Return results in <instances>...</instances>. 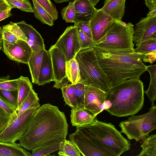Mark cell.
Instances as JSON below:
<instances>
[{
  "instance_id": "ba28073f",
  "label": "cell",
  "mask_w": 156,
  "mask_h": 156,
  "mask_svg": "<svg viewBox=\"0 0 156 156\" xmlns=\"http://www.w3.org/2000/svg\"><path fill=\"white\" fill-rule=\"evenodd\" d=\"M76 131L69 137L83 156H118L112 149L94 139L83 127H76Z\"/></svg>"
},
{
  "instance_id": "9c48e42d",
  "label": "cell",
  "mask_w": 156,
  "mask_h": 156,
  "mask_svg": "<svg viewBox=\"0 0 156 156\" xmlns=\"http://www.w3.org/2000/svg\"><path fill=\"white\" fill-rule=\"evenodd\" d=\"M39 102L18 116L0 133V142L14 143L27 129L37 109Z\"/></svg>"
},
{
  "instance_id": "74e56055",
  "label": "cell",
  "mask_w": 156,
  "mask_h": 156,
  "mask_svg": "<svg viewBox=\"0 0 156 156\" xmlns=\"http://www.w3.org/2000/svg\"><path fill=\"white\" fill-rule=\"evenodd\" d=\"M18 91H10L0 89V96L16 109L18 108Z\"/></svg>"
},
{
  "instance_id": "3957f363",
  "label": "cell",
  "mask_w": 156,
  "mask_h": 156,
  "mask_svg": "<svg viewBox=\"0 0 156 156\" xmlns=\"http://www.w3.org/2000/svg\"><path fill=\"white\" fill-rule=\"evenodd\" d=\"M144 86L140 79H128L111 87L108 91L105 110L118 117L134 115L142 108Z\"/></svg>"
},
{
  "instance_id": "60d3db41",
  "label": "cell",
  "mask_w": 156,
  "mask_h": 156,
  "mask_svg": "<svg viewBox=\"0 0 156 156\" xmlns=\"http://www.w3.org/2000/svg\"><path fill=\"white\" fill-rule=\"evenodd\" d=\"M77 27L80 49L93 48L96 43L86 35L80 28Z\"/></svg>"
},
{
  "instance_id": "7a4b0ae2",
  "label": "cell",
  "mask_w": 156,
  "mask_h": 156,
  "mask_svg": "<svg viewBox=\"0 0 156 156\" xmlns=\"http://www.w3.org/2000/svg\"><path fill=\"white\" fill-rule=\"evenodd\" d=\"M110 87L127 79H140L146 71L144 54L135 51H106L94 47Z\"/></svg>"
},
{
  "instance_id": "7bdbcfd3",
  "label": "cell",
  "mask_w": 156,
  "mask_h": 156,
  "mask_svg": "<svg viewBox=\"0 0 156 156\" xmlns=\"http://www.w3.org/2000/svg\"><path fill=\"white\" fill-rule=\"evenodd\" d=\"M74 24L80 28L86 35L93 40L90 25V21H80Z\"/></svg>"
},
{
  "instance_id": "8d00e7d4",
  "label": "cell",
  "mask_w": 156,
  "mask_h": 156,
  "mask_svg": "<svg viewBox=\"0 0 156 156\" xmlns=\"http://www.w3.org/2000/svg\"><path fill=\"white\" fill-rule=\"evenodd\" d=\"M9 32L19 39L22 40L27 42V38L16 23L11 21L10 23L2 27Z\"/></svg>"
},
{
  "instance_id": "ac0fdd59",
  "label": "cell",
  "mask_w": 156,
  "mask_h": 156,
  "mask_svg": "<svg viewBox=\"0 0 156 156\" xmlns=\"http://www.w3.org/2000/svg\"><path fill=\"white\" fill-rule=\"evenodd\" d=\"M54 76L50 54L49 50L44 51L37 84L43 85L53 81Z\"/></svg>"
},
{
  "instance_id": "836d02e7",
  "label": "cell",
  "mask_w": 156,
  "mask_h": 156,
  "mask_svg": "<svg viewBox=\"0 0 156 156\" xmlns=\"http://www.w3.org/2000/svg\"><path fill=\"white\" fill-rule=\"evenodd\" d=\"M63 20L67 23L75 22V13L74 2H70L68 5L64 7L61 11Z\"/></svg>"
},
{
  "instance_id": "b9f144b4",
  "label": "cell",
  "mask_w": 156,
  "mask_h": 156,
  "mask_svg": "<svg viewBox=\"0 0 156 156\" xmlns=\"http://www.w3.org/2000/svg\"><path fill=\"white\" fill-rule=\"evenodd\" d=\"M0 106L7 112L18 116L16 109L10 103L4 100L0 96Z\"/></svg>"
},
{
  "instance_id": "ffe728a7",
  "label": "cell",
  "mask_w": 156,
  "mask_h": 156,
  "mask_svg": "<svg viewBox=\"0 0 156 156\" xmlns=\"http://www.w3.org/2000/svg\"><path fill=\"white\" fill-rule=\"evenodd\" d=\"M126 0H105L100 9L113 19L121 20L125 14Z\"/></svg>"
},
{
  "instance_id": "ab89813d",
  "label": "cell",
  "mask_w": 156,
  "mask_h": 156,
  "mask_svg": "<svg viewBox=\"0 0 156 156\" xmlns=\"http://www.w3.org/2000/svg\"><path fill=\"white\" fill-rule=\"evenodd\" d=\"M17 116L7 112L0 106V133Z\"/></svg>"
},
{
  "instance_id": "30bf717a",
  "label": "cell",
  "mask_w": 156,
  "mask_h": 156,
  "mask_svg": "<svg viewBox=\"0 0 156 156\" xmlns=\"http://www.w3.org/2000/svg\"><path fill=\"white\" fill-rule=\"evenodd\" d=\"M53 45L61 51L67 61L75 58L81 48L76 25L67 27Z\"/></svg>"
},
{
  "instance_id": "4316f807",
  "label": "cell",
  "mask_w": 156,
  "mask_h": 156,
  "mask_svg": "<svg viewBox=\"0 0 156 156\" xmlns=\"http://www.w3.org/2000/svg\"><path fill=\"white\" fill-rule=\"evenodd\" d=\"M142 150L138 156H156V134L147 136L141 145Z\"/></svg>"
},
{
  "instance_id": "484cf974",
  "label": "cell",
  "mask_w": 156,
  "mask_h": 156,
  "mask_svg": "<svg viewBox=\"0 0 156 156\" xmlns=\"http://www.w3.org/2000/svg\"><path fill=\"white\" fill-rule=\"evenodd\" d=\"M146 70L149 73L150 76V81L148 89L144 91L147 94L151 104H154L156 100V65L147 66Z\"/></svg>"
},
{
  "instance_id": "f5cc1de1",
  "label": "cell",
  "mask_w": 156,
  "mask_h": 156,
  "mask_svg": "<svg viewBox=\"0 0 156 156\" xmlns=\"http://www.w3.org/2000/svg\"><path fill=\"white\" fill-rule=\"evenodd\" d=\"M91 4L95 6L96 5L97 3L99 2L100 0H90Z\"/></svg>"
},
{
  "instance_id": "d590c367",
  "label": "cell",
  "mask_w": 156,
  "mask_h": 156,
  "mask_svg": "<svg viewBox=\"0 0 156 156\" xmlns=\"http://www.w3.org/2000/svg\"><path fill=\"white\" fill-rule=\"evenodd\" d=\"M12 9L18 8L21 10L26 12H33V7L29 1L24 0L19 1L16 0H6Z\"/></svg>"
},
{
  "instance_id": "603a6c76",
  "label": "cell",
  "mask_w": 156,
  "mask_h": 156,
  "mask_svg": "<svg viewBox=\"0 0 156 156\" xmlns=\"http://www.w3.org/2000/svg\"><path fill=\"white\" fill-rule=\"evenodd\" d=\"M62 140H54L45 142L32 150L31 156H45L58 151Z\"/></svg>"
},
{
  "instance_id": "7402d4cb",
  "label": "cell",
  "mask_w": 156,
  "mask_h": 156,
  "mask_svg": "<svg viewBox=\"0 0 156 156\" xmlns=\"http://www.w3.org/2000/svg\"><path fill=\"white\" fill-rule=\"evenodd\" d=\"M31 154L19 144L0 142V156H31Z\"/></svg>"
},
{
  "instance_id": "7dc6e473",
  "label": "cell",
  "mask_w": 156,
  "mask_h": 156,
  "mask_svg": "<svg viewBox=\"0 0 156 156\" xmlns=\"http://www.w3.org/2000/svg\"><path fill=\"white\" fill-rule=\"evenodd\" d=\"M12 8L8 3L6 0H0V11Z\"/></svg>"
},
{
  "instance_id": "5b68a950",
  "label": "cell",
  "mask_w": 156,
  "mask_h": 156,
  "mask_svg": "<svg viewBox=\"0 0 156 156\" xmlns=\"http://www.w3.org/2000/svg\"><path fill=\"white\" fill-rule=\"evenodd\" d=\"M75 58L80 69V80L78 83L97 87L107 92L110 87L94 48L80 49Z\"/></svg>"
},
{
  "instance_id": "e0dca14e",
  "label": "cell",
  "mask_w": 156,
  "mask_h": 156,
  "mask_svg": "<svg viewBox=\"0 0 156 156\" xmlns=\"http://www.w3.org/2000/svg\"><path fill=\"white\" fill-rule=\"evenodd\" d=\"M76 24L79 22L90 21L96 9L90 0H74Z\"/></svg>"
},
{
  "instance_id": "db71d44e",
  "label": "cell",
  "mask_w": 156,
  "mask_h": 156,
  "mask_svg": "<svg viewBox=\"0 0 156 156\" xmlns=\"http://www.w3.org/2000/svg\"><path fill=\"white\" fill-rule=\"evenodd\" d=\"M16 0L19 1H23L24 0Z\"/></svg>"
},
{
  "instance_id": "681fc988",
  "label": "cell",
  "mask_w": 156,
  "mask_h": 156,
  "mask_svg": "<svg viewBox=\"0 0 156 156\" xmlns=\"http://www.w3.org/2000/svg\"><path fill=\"white\" fill-rule=\"evenodd\" d=\"M147 16H156V7L149 10Z\"/></svg>"
},
{
  "instance_id": "f35d334b",
  "label": "cell",
  "mask_w": 156,
  "mask_h": 156,
  "mask_svg": "<svg viewBox=\"0 0 156 156\" xmlns=\"http://www.w3.org/2000/svg\"><path fill=\"white\" fill-rule=\"evenodd\" d=\"M85 94V87L84 84L80 83H78L75 84L74 95L77 102V106L84 108Z\"/></svg>"
},
{
  "instance_id": "c3c4849f",
  "label": "cell",
  "mask_w": 156,
  "mask_h": 156,
  "mask_svg": "<svg viewBox=\"0 0 156 156\" xmlns=\"http://www.w3.org/2000/svg\"><path fill=\"white\" fill-rule=\"evenodd\" d=\"M149 10L156 7V0H144Z\"/></svg>"
},
{
  "instance_id": "52a82bcc",
  "label": "cell",
  "mask_w": 156,
  "mask_h": 156,
  "mask_svg": "<svg viewBox=\"0 0 156 156\" xmlns=\"http://www.w3.org/2000/svg\"><path fill=\"white\" fill-rule=\"evenodd\" d=\"M121 133L125 134L128 139L136 142L143 141L149 133L156 128V106L151 104L149 111L138 116L132 115L119 124Z\"/></svg>"
},
{
  "instance_id": "f1b7e54d",
  "label": "cell",
  "mask_w": 156,
  "mask_h": 156,
  "mask_svg": "<svg viewBox=\"0 0 156 156\" xmlns=\"http://www.w3.org/2000/svg\"><path fill=\"white\" fill-rule=\"evenodd\" d=\"M33 4V12L34 16L43 24L50 26L54 25V20L52 17L43 8L34 1Z\"/></svg>"
},
{
  "instance_id": "f6af8a7d",
  "label": "cell",
  "mask_w": 156,
  "mask_h": 156,
  "mask_svg": "<svg viewBox=\"0 0 156 156\" xmlns=\"http://www.w3.org/2000/svg\"><path fill=\"white\" fill-rule=\"evenodd\" d=\"M156 50L144 54L142 60L144 62H149L152 64L156 61Z\"/></svg>"
},
{
  "instance_id": "44dd1931",
  "label": "cell",
  "mask_w": 156,
  "mask_h": 156,
  "mask_svg": "<svg viewBox=\"0 0 156 156\" xmlns=\"http://www.w3.org/2000/svg\"><path fill=\"white\" fill-rule=\"evenodd\" d=\"M44 49L32 51L28 60V64L31 74L32 81L34 84L37 83L39 71L42 63Z\"/></svg>"
},
{
  "instance_id": "f907efd6",
  "label": "cell",
  "mask_w": 156,
  "mask_h": 156,
  "mask_svg": "<svg viewBox=\"0 0 156 156\" xmlns=\"http://www.w3.org/2000/svg\"><path fill=\"white\" fill-rule=\"evenodd\" d=\"M2 28L0 27V51L3 47V39L2 37Z\"/></svg>"
},
{
  "instance_id": "277c9868",
  "label": "cell",
  "mask_w": 156,
  "mask_h": 156,
  "mask_svg": "<svg viewBox=\"0 0 156 156\" xmlns=\"http://www.w3.org/2000/svg\"><path fill=\"white\" fill-rule=\"evenodd\" d=\"M134 32L132 23L113 19L105 34L94 47L106 51H134Z\"/></svg>"
},
{
  "instance_id": "d4e9b609",
  "label": "cell",
  "mask_w": 156,
  "mask_h": 156,
  "mask_svg": "<svg viewBox=\"0 0 156 156\" xmlns=\"http://www.w3.org/2000/svg\"><path fill=\"white\" fill-rule=\"evenodd\" d=\"M18 78V107L33 89L32 84L28 77L21 76Z\"/></svg>"
},
{
  "instance_id": "f546056e",
  "label": "cell",
  "mask_w": 156,
  "mask_h": 156,
  "mask_svg": "<svg viewBox=\"0 0 156 156\" xmlns=\"http://www.w3.org/2000/svg\"><path fill=\"white\" fill-rule=\"evenodd\" d=\"M75 87V84H68L61 88L65 105L71 108H75L77 106L74 95Z\"/></svg>"
},
{
  "instance_id": "d6986e66",
  "label": "cell",
  "mask_w": 156,
  "mask_h": 156,
  "mask_svg": "<svg viewBox=\"0 0 156 156\" xmlns=\"http://www.w3.org/2000/svg\"><path fill=\"white\" fill-rule=\"evenodd\" d=\"M71 123L73 126L76 127H81L91 123L96 117L89 110L78 106L71 108Z\"/></svg>"
},
{
  "instance_id": "bcb514c9",
  "label": "cell",
  "mask_w": 156,
  "mask_h": 156,
  "mask_svg": "<svg viewBox=\"0 0 156 156\" xmlns=\"http://www.w3.org/2000/svg\"><path fill=\"white\" fill-rule=\"evenodd\" d=\"M12 9L10 8L4 11H0V21L8 18L11 15V10Z\"/></svg>"
},
{
  "instance_id": "1f68e13d",
  "label": "cell",
  "mask_w": 156,
  "mask_h": 156,
  "mask_svg": "<svg viewBox=\"0 0 156 156\" xmlns=\"http://www.w3.org/2000/svg\"><path fill=\"white\" fill-rule=\"evenodd\" d=\"M156 50V37H153L141 42L134 48V51L145 54Z\"/></svg>"
},
{
  "instance_id": "83f0119b",
  "label": "cell",
  "mask_w": 156,
  "mask_h": 156,
  "mask_svg": "<svg viewBox=\"0 0 156 156\" xmlns=\"http://www.w3.org/2000/svg\"><path fill=\"white\" fill-rule=\"evenodd\" d=\"M58 154L60 156H81V153L76 145L70 140L65 139L60 142Z\"/></svg>"
},
{
  "instance_id": "4fadbf2b",
  "label": "cell",
  "mask_w": 156,
  "mask_h": 156,
  "mask_svg": "<svg viewBox=\"0 0 156 156\" xmlns=\"http://www.w3.org/2000/svg\"><path fill=\"white\" fill-rule=\"evenodd\" d=\"M84 108L97 116L105 109L107 93L97 87L85 85Z\"/></svg>"
},
{
  "instance_id": "7c38bea8",
  "label": "cell",
  "mask_w": 156,
  "mask_h": 156,
  "mask_svg": "<svg viewBox=\"0 0 156 156\" xmlns=\"http://www.w3.org/2000/svg\"><path fill=\"white\" fill-rule=\"evenodd\" d=\"M2 49L4 53L10 59L26 64H28L32 52L27 42L21 39L13 44L3 40Z\"/></svg>"
},
{
  "instance_id": "5bb4252c",
  "label": "cell",
  "mask_w": 156,
  "mask_h": 156,
  "mask_svg": "<svg viewBox=\"0 0 156 156\" xmlns=\"http://www.w3.org/2000/svg\"><path fill=\"white\" fill-rule=\"evenodd\" d=\"M134 30L133 41L136 46L142 41L156 37V16H147L142 18Z\"/></svg>"
},
{
  "instance_id": "ee69618b",
  "label": "cell",
  "mask_w": 156,
  "mask_h": 156,
  "mask_svg": "<svg viewBox=\"0 0 156 156\" xmlns=\"http://www.w3.org/2000/svg\"><path fill=\"white\" fill-rule=\"evenodd\" d=\"M2 37L3 40H5L8 43L10 44H13L18 40H20L12 35L9 32L3 28L2 31Z\"/></svg>"
},
{
  "instance_id": "816d5d0a",
  "label": "cell",
  "mask_w": 156,
  "mask_h": 156,
  "mask_svg": "<svg viewBox=\"0 0 156 156\" xmlns=\"http://www.w3.org/2000/svg\"><path fill=\"white\" fill-rule=\"evenodd\" d=\"M56 3H60L64 2H67L69 1H74V0H53Z\"/></svg>"
},
{
  "instance_id": "8fae6325",
  "label": "cell",
  "mask_w": 156,
  "mask_h": 156,
  "mask_svg": "<svg viewBox=\"0 0 156 156\" xmlns=\"http://www.w3.org/2000/svg\"><path fill=\"white\" fill-rule=\"evenodd\" d=\"M50 54L53 69L55 83L53 87L61 89L69 84V80L66 76V57L57 47L51 46L48 50Z\"/></svg>"
},
{
  "instance_id": "e575fe53",
  "label": "cell",
  "mask_w": 156,
  "mask_h": 156,
  "mask_svg": "<svg viewBox=\"0 0 156 156\" xmlns=\"http://www.w3.org/2000/svg\"><path fill=\"white\" fill-rule=\"evenodd\" d=\"M38 4L53 17L54 20L58 19V11L55 5L51 0H32Z\"/></svg>"
},
{
  "instance_id": "6da1fadb",
  "label": "cell",
  "mask_w": 156,
  "mask_h": 156,
  "mask_svg": "<svg viewBox=\"0 0 156 156\" xmlns=\"http://www.w3.org/2000/svg\"><path fill=\"white\" fill-rule=\"evenodd\" d=\"M68 126L65 113L50 103L44 104L36 110L19 145L32 151L41 144L54 140H63L68 134Z\"/></svg>"
},
{
  "instance_id": "8992f818",
  "label": "cell",
  "mask_w": 156,
  "mask_h": 156,
  "mask_svg": "<svg viewBox=\"0 0 156 156\" xmlns=\"http://www.w3.org/2000/svg\"><path fill=\"white\" fill-rule=\"evenodd\" d=\"M81 127L98 142L112 149L118 156L130 149V141L111 123L99 121L96 117L91 123Z\"/></svg>"
},
{
  "instance_id": "d6a6232c",
  "label": "cell",
  "mask_w": 156,
  "mask_h": 156,
  "mask_svg": "<svg viewBox=\"0 0 156 156\" xmlns=\"http://www.w3.org/2000/svg\"><path fill=\"white\" fill-rule=\"evenodd\" d=\"M10 76L8 75L0 77V89L10 91H18L19 78L10 79Z\"/></svg>"
},
{
  "instance_id": "cb8c5ba5",
  "label": "cell",
  "mask_w": 156,
  "mask_h": 156,
  "mask_svg": "<svg viewBox=\"0 0 156 156\" xmlns=\"http://www.w3.org/2000/svg\"><path fill=\"white\" fill-rule=\"evenodd\" d=\"M66 74L69 82L72 84H76L80 81V69L75 58L66 62Z\"/></svg>"
},
{
  "instance_id": "9a60e30c",
  "label": "cell",
  "mask_w": 156,
  "mask_h": 156,
  "mask_svg": "<svg viewBox=\"0 0 156 156\" xmlns=\"http://www.w3.org/2000/svg\"><path fill=\"white\" fill-rule=\"evenodd\" d=\"M113 19L100 9H96L90 21L93 40L96 42L106 34Z\"/></svg>"
},
{
  "instance_id": "4dcf8cb0",
  "label": "cell",
  "mask_w": 156,
  "mask_h": 156,
  "mask_svg": "<svg viewBox=\"0 0 156 156\" xmlns=\"http://www.w3.org/2000/svg\"><path fill=\"white\" fill-rule=\"evenodd\" d=\"M39 101L37 94L33 89L18 107L17 109L18 116L34 106Z\"/></svg>"
},
{
  "instance_id": "2e32d148",
  "label": "cell",
  "mask_w": 156,
  "mask_h": 156,
  "mask_svg": "<svg viewBox=\"0 0 156 156\" xmlns=\"http://www.w3.org/2000/svg\"><path fill=\"white\" fill-rule=\"evenodd\" d=\"M16 23L27 38V43L31 47L32 51L45 49L43 39L32 26L24 21Z\"/></svg>"
}]
</instances>
